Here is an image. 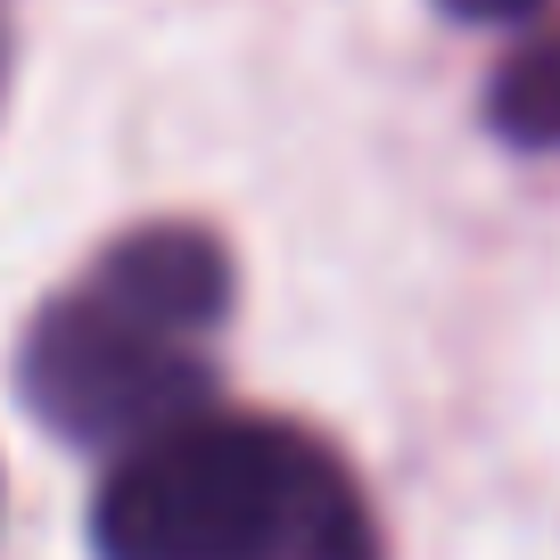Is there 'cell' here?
<instances>
[{
  "label": "cell",
  "mask_w": 560,
  "mask_h": 560,
  "mask_svg": "<svg viewBox=\"0 0 560 560\" xmlns=\"http://www.w3.org/2000/svg\"><path fill=\"white\" fill-rule=\"evenodd\" d=\"M487 124L511 149H560V34H536L494 67Z\"/></svg>",
  "instance_id": "3"
},
{
  "label": "cell",
  "mask_w": 560,
  "mask_h": 560,
  "mask_svg": "<svg viewBox=\"0 0 560 560\" xmlns=\"http://www.w3.org/2000/svg\"><path fill=\"white\" fill-rule=\"evenodd\" d=\"M438 9L462 25H520V18H536L544 0H438Z\"/></svg>",
  "instance_id": "4"
},
{
  "label": "cell",
  "mask_w": 560,
  "mask_h": 560,
  "mask_svg": "<svg viewBox=\"0 0 560 560\" xmlns=\"http://www.w3.org/2000/svg\"><path fill=\"white\" fill-rule=\"evenodd\" d=\"M107 560H371L347 470L280 420L198 412L100 487Z\"/></svg>",
  "instance_id": "2"
},
{
  "label": "cell",
  "mask_w": 560,
  "mask_h": 560,
  "mask_svg": "<svg viewBox=\"0 0 560 560\" xmlns=\"http://www.w3.org/2000/svg\"><path fill=\"white\" fill-rule=\"evenodd\" d=\"M231 305L214 231L149 223L116 240L34 322L18 380L34 412L74 445H149L207 412V330Z\"/></svg>",
  "instance_id": "1"
}]
</instances>
